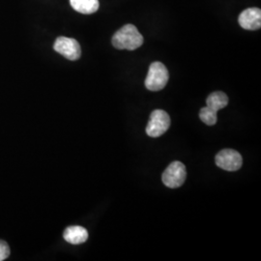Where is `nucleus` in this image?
<instances>
[{
	"mask_svg": "<svg viewBox=\"0 0 261 261\" xmlns=\"http://www.w3.org/2000/svg\"><path fill=\"white\" fill-rule=\"evenodd\" d=\"M112 43L115 48L134 50L142 46L143 37L134 24H126L115 32Z\"/></svg>",
	"mask_w": 261,
	"mask_h": 261,
	"instance_id": "obj_1",
	"label": "nucleus"
},
{
	"mask_svg": "<svg viewBox=\"0 0 261 261\" xmlns=\"http://www.w3.org/2000/svg\"><path fill=\"white\" fill-rule=\"evenodd\" d=\"M169 74L167 67L161 62H153L145 79V87L150 91H160L168 84Z\"/></svg>",
	"mask_w": 261,
	"mask_h": 261,
	"instance_id": "obj_2",
	"label": "nucleus"
},
{
	"mask_svg": "<svg viewBox=\"0 0 261 261\" xmlns=\"http://www.w3.org/2000/svg\"><path fill=\"white\" fill-rule=\"evenodd\" d=\"M187 177L185 166L181 162L171 163L162 175L163 183L171 189L182 186Z\"/></svg>",
	"mask_w": 261,
	"mask_h": 261,
	"instance_id": "obj_3",
	"label": "nucleus"
},
{
	"mask_svg": "<svg viewBox=\"0 0 261 261\" xmlns=\"http://www.w3.org/2000/svg\"><path fill=\"white\" fill-rule=\"evenodd\" d=\"M170 126V117L167 112L156 110L151 113L150 120L146 127V134L151 138L163 136Z\"/></svg>",
	"mask_w": 261,
	"mask_h": 261,
	"instance_id": "obj_4",
	"label": "nucleus"
},
{
	"mask_svg": "<svg viewBox=\"0 0 261 261\" xmlns=\"http://www.w3.org/2000/svg\"><path fill=\"white\" fill-rule=\"evenodd\" d=\"M54 48L58 54L72 61L77 60L82 56L81 46L79 42L73 38H57Z\"/></svg>",
	"mask_w": 261,
	"mask_h": 261,
	"instance_id": "obj_5",
	"label": "nucleus"
},
{
	"mask_svg": "<svg viewBox=\"0 0 261 261\" xmlns=\"http://www.w3.org/2000/svg\"><path fill=\"white\" fill-rule=\"evenodd\" d=\"M243 159L239 152L233 149H224L216 156V165L227 171H236L242 167Z\"/></svg>",
	"mask_w": 261,
	"mask_h": 261,
	"instance_id": "obj_6",
	"label": "nucleus"
},
{
	"mask_svg": "<svg viewBox=\"0 0 261 261\" xmlns=\"http://www.w3.org/2000/svg\"><path fill=\"white\" fill-rule=\"evenodd\" d=\"M239 24L247 30H257L261 28V10L259 8H248L239 16Z\"/></svg>",
	"mask_w": 261,
	"mask_h": 261,
	"instance_id": "obj_7",
	"label": "nucleus"
},
{
	"mask_svg": "<svg viewBox=\"0 0 261 261\" xmlns=\"http://www.w3.org/2000/svg\"><path fill=\"white\" fill-rule=\"evenodd\" d=\"M66 241L73 245L83 244L88 239L87 230L80 225H73L67 227L63 233Z\"/></svg>",
	"mask_w": 261,
	"mask_h": 261,
	"instance_id": "obj_8",
	"label": "nucleus"
},
{
	"mask_svg": "<svg viewBox=\"0 0 261 261\" xmlns=\"http://www.w3.org/2000/svg\"><path fill=\"white\" fill-rule=\"evenodd\" d=\"M70 4L73 9L84 15L93 14L100 7L99 0H70Z\"/></svg>",
	"mask_w": 261,
	"mask_h": 261,
	"instance_id": "obj_9",
	"label": "nucleus"
},
{
	"mask_svg": "<svg viewBox=\"0 0 261 261\" xmlns=\"http://www.w3.org/2000/svg\"><path fill=\"white\" fill-rule=\"evenodd\" d=\"M228 103V98L225 93L222 91H217L210 94L206 100V106L215 112H219L224 109Z\"/></svg>",
	"mask_w": 261,
	"mask_h": 261,
	"instance_id": "obj_10",
	"label": "nucleus"
},
{
	"mask_svg": "<svg viewBox=\"0 0 261 261\" xmlns=\"http://www.w3.org/2000/svg\"><path fill=\"white\" fill-rule=\"evenodd\" d=\"M199 118L200 120L203 122L208 126H213L218 120L217 117V112H215L213 110H211L210 108H208L206 106L205 108H202L199 112Z\"/></svg>",
	"mask_w": 261,
	"mask_h": 261,
	"instance_id": "obj_11",
	"label": "nucleus"
},
{
	"mask_svg": "<svg viewBox=\"0 0 261 261\" xmlns=\"http://www.w3.org/2000/svg\"><path fill=\"white\" fill-rule=\"evenodd\" d=\"M9 255L10 248L8 244L3 240H0V261L7 259Z\"/></svg>",
	"mask_w": 261,
	"mask_h": 261,
	"instance_id": "obj_12",
	"label": "nucleus"
}]
</instances>
